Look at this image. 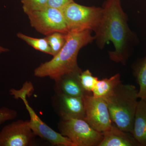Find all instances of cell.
<instances>
[{
    "label": "cell",
    "instance_id": "9a60e30c",
    "mask_svg": "<svg viewBox=\"0 0 146 146\" xmlns=\"http://www.w3.org/2000/svg\"><path fill=\"white\" fill-rule=\"evenodd\" d=\"M134 74L139 86L138 98L146 100V56L137 65Z\"/></svg>",
    "mask_w": 146,
    "mask_h": 146
},
{
    "label": "cell",
    "instance_id": "30bf717a",
    "mask_svg": "<svg viewBox=\"0 0 146 146\" xmlns=\"http://www.w3.org/2000/svg\"><path fill=\"white\" fill-rule=\"evenodd\" d=\"M53 107L60 119H84L85 115L84 97L70 96L56 93L52 98Z\"/></svg>",
    "mask_w": 146,
    "mask_h": 146
},
{
    "label": "cell",
    "instance_id": "7a4b0ae2",
    "mask_svg": "<svg viewBox=\"0 0 146 146\" xmlns=\"http://www.w3.org/2000/svg\"><path fill=\"white\" fill-rule=\"evenodd\" d=\"M92 32L89 30L69 31L62 48L51 60L36 68L34 76L39 78L48 77L55 81L66 74L81 73L82 71L78 64V56L82 48L95 40Z\"/></svg>",
    "mask_w": 146,
    "mask_h": 146
},
{
    "label": "cell",
    "instance_id": "6da1fadb",
    "mask_svg": "<svg viewBox=\"0 0 146 146\" xmlns=\"http://www.w3.org/2000/svg\"><path fill=\"white\" fill-rule=\"evenodd\" d=\"M102 8V16L95 32V40L100 49L112 42L115 50L109 52L110 58L116 63L125 64L129 57L134 36L129 27L127 15L122 7L121 0H106Z\"/></svg>",
    "mask_w": 146,
    "mask_h": 146
},
{
    "label": "cell",
    "instance_id": "44dd1931",
    "mask_svg": "<svg viewBox=\"0 0 146 146\" xmlns=\"http://www.w3.org/2000/svg\"><path fill=\"white\" fill-rule=\"evenodd\" d=\"M73 1L74 0H48V6L60 9Z\"/></svg>",
    "mask_w": 146,
    "mask_h": 146
},
{
    "label": "cell",
    "instance_id": "9c48e42d",
    "mask_svg": "<svg viewBox=\"0 0 146 146\" xmlns=\"http://www.w3.org/2000/svg\"><path fill=\"white\" fill-rule=\"evenodd\" d=\"M35 136L28 120H17L5 126L0 131V146H34Z\"/></svg>",
    "mask_w": 146,
    "mask_h": 146
},
{
    "label": "cell",
    "instance_id": "4fadbf2b",
    "mask_svg": "<svg viewBox=\"0 0 146 146\" xmlns=\"http://www.w3.org/2000/svg\"><path fill=\"white\" fill-rule=\"evenodd\" d=\"M131 134L140 146H146V100L138 102Z\"/></svg>",
    "mask_w": 146,
    "mask_h": 146
},
{
    "label": "cell",
    "instance_id": "3957f363",
    "mask_svg": "<svg viewBox=\"0 0 146 146\" xmlns=\"http://www.w3.org/2000/svg\"><path fill=\"white\" fill-rule=\"evenodd\" d=\"M138 93L134 85L121 82L110 96L104 99L112 122L122 130L131 133L138 103Z\"/></svg>",
    "mask_w": 146,
    "mask_h": 146
},
{
    "label": "cell",
    "instance_id": "52a82bcc",
    "mask_svg": "<svg viewBox=\"0 0 146 146\" xmlns=\"http://www.w3.org/2000/svg\"><path fill=\"white\" fill-rule=\"evenodd\" d=\"M31 27L47 35L54 32L68 33V26L61 10L47 6L27 13Z\"/></svg>",
    "mask_w": 146,
    "mask_h": 146
},
{
    "label": "cell",
    "instance_id": "e0dca14e",
    "mask_svg": "<svg viewBox=\"0 0 146 146\" xmlns=\"http://www.w3.org/2000/svg\"><path fill=\"white\" fill-rule=\"evenodd\" d=\"M67 35L63 33L54 32L45 37L50 47L53 56L58 53L65 45Z\"/></svg>",
    "mask_w": 146,
    "mask_h": 146
},
{
    "label": "cell",
    "instance_id": "ac0fdd59",
    "mask_svg": "<svg viewBox=\"0 0 146 146\" xmlns=\"http://www.w3.org/2000/svg\"><path fill=\"white\" fill-rule=\"evenodd\" d=\"M80 82L82 89L87 94L92 92L99 79L94 76L89 70L82 72L79 75Z\"/></svg>",
    "mask_w": 146,
    "mask_h": 146
},
{
    "label": "cell",
    "instance_id": "5bb4252c",
    "mask_svg": "<svg viewBox=\"0 0 146 146\" xmlns=\"http://www.w3.org/2000/svg\"><path fill=\"white\" fill-rule=\"evenodd\" d=\"M121 82V76L117 74L110 78L99 80L92 91V95L96 98L105 99L110 96Z\"/></svg>",
    "mask_w": 146,
    "mask_h": 146
},
{
    "label": "cell",
    "instance_id": "5b68a950",
    "mask_svg": "<svg viewBox=\"0 0 146 146\" xmlns=\"http://www.w3.org/2000/svg\"><path fill=\"white\" fill-rule=\"evenodd\" d=\"M69 31L89 30L96 32L100 23L102 7L86 6L73 1L60 9Z\"/></svg>",
    "mask_w": 146,
    "mask_h": 146
},
{
    "label": "cell",
    "instance_id": "7402d4cb",
    "mask_svg": "<svg viewBox=\"0 0 146 146\" xmlns=\"http://www.w3.org/2000/svg\"><path fill=\"white\" fill-rule=\"evenodd\" d=\"M9 51V50L8 49L4 48L2 46H0V54L3 53L7 52Z\"/></svg>",
    "mask_w": 146,
    "mask_h": 146
},
{
    "label": "cell",
    "instance_id": "277c9868",
    "mask_svg": "<svg viewBox=\"0 0 146 146\" xmlns=\"http://www.w3.org/2000/svg\"><path fill=\"white\" fill-rule=\"evenodd\" d=\"M33 90L32 84L27 82L22 89L19 90L11 89L10 94L14 98L21 99L24 102L30 117V119L29 120L30 126L35 136H39L53 145L76 146L70 139L55 131L43 122L31 107L27 97L29 96Z\"/></svg>",
    "mask_w": 146,
    "mask_h": 146
},
{
    "label": "cell",
    "instance_id": "2e32d148",
    "mask_svg": "<svg viewBox=\"0 0 146 146\" xmlns=\"http://www.w3.org/2000/svg\"><path fill=\"white\" fill-rule=\"evenodd\" d=\"M17 35L18 38L26 42L28 44L34 48L35 49L52 55L50 47L45 37L44 38H35L21 33H18Z\"/></svg>",
    "mask_w": 146,
    "mask_h": 146
},
{
    "label": "cell",
    "instance_id": "ba28073f",
    "mask_svg": "<svg viewBox=\"0 0 146 146\" xmlns=\"http://www.w3.org/2000/svg\"><path fill=\"white\" fill-rule=\"evenodd\" d=\"M84 100L85 108L84 119L98 131L104 132L108 130L112 124L105 100L88 94L85 95Z\"/></svg>",
    "mask_w": 146,
    "mask_h": 146
},
{
    "label": "cell",
    "instance_id": "8fae6325",
    "mask_svg": "<svg viewBox=\"0 0 146 146\" xmlns=\"http://www.w3.org/2000/svg\"><path fill=\"white\" fill-rule=\"evenodd\" d=\"M80 73L66 74L55 82L56 93L70 96L84 97L86 94L82 87L79 75Z\"/></svg>",
    "mask_w": 146,
    "mask_h": 146
},
{
    "label": "cell",
    "instance_id": "ffe728a7",
    "mask_svg": "<svg viewBox=\"0 0 146 146\" xmlns=\"http://www.w3.org/2000/svg\"><path fill=\"white\" fill-rule=\"evenodd\" d=\"M17 112L14 110L3 107L0 108V125L5 121L14 119L17 117Z\"/></svg>",
    "mask_w": 146,
    "mask_h": 146
},
{
    "label": "cell",
    "instance_id": "d6986e66",
    "mask_svg": "<svg viewBox=\"0 0 146 146\" xmlns=\"http://www.w3.org/2000/svg\"><path fill=\"white\" fill-rule=\"evenodd\" d=\"M48 0H21L24 12L27 13L48 6Z\"/></svg>",
    "mask_w": 146,
    "mask_h": 146
},
{
    "label": "cell",
    "instance_id": "7c38bea8",
    "mask_svg": "<svg viewBox=\"0 0 146 146\" xmlns=\"http://www.w3.org/2000/svg\"><path fill=\"white\" fill-rule=\"evenodd\" d=\"M103 134L99 146H140L131 133L122 130L116 125L112 124Z\"/></svg>",
    "mask_w": 146,
    "mask_h": 146
},
{
    "label": "cell",
    "instance_id": "8992f818",
    "mask_svg": "<svg viewBox=\"0 0 146 146\" xmlns=\"http://www.w3.org/2000/svg\"><path fill=\"white\" fill-rule=\"evenodd\" d=\"M58 127L59 133L76 146H99L103 137V132L94 129L84 119H60Z\"/></svg>",
    "mask_w": 146,
    "mask_h": 146
}]
</instances>
